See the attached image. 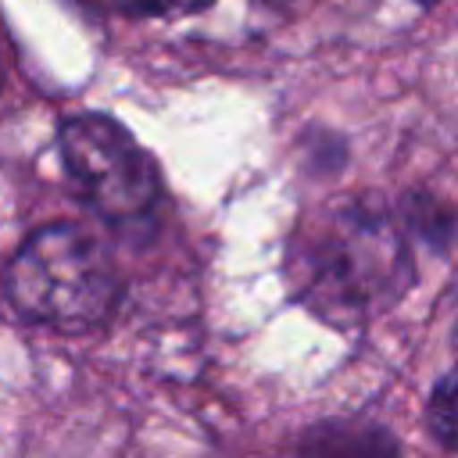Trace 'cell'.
I'll return each instance as SVG.
<instances>
[{
  "mask_svg": "<svg viewBox=\"0 0 458 458\" xmlns=\"http://www.w3.org/2000/svg\"><path fill=\"white\" fill-rule=\"evenodd\" d=\"M61 161L75 193L107 222L143 218L157 200L150 154L107 114H79L61 129Z\"/></svg>",
  "mask_w": 458,
  "mask_h": 458,
  "instance_id": "obj_3",
  "label": "cell"
},
{
  "mask_svg": "<svg viewBox=\"0 0 458 458\" xmlns=\"http://www.w3.org/2000/svg\"><path fill=\"white\" fill-rule=\"evenodd\" d=\"M429 429L433 437L458 451V369L447 372L437 386H433V397H429Z\"/></svg>",
  "mask_w": 458,
  "mask_h": 458,
  "instance_id": "obj_4",
  "label": "cell"
},
{
  "mask_svg": "<svg viewBox=\"0 0 458 458\" xmlns=\"http://www.w3.org/2000/svg\"><path fill=\"white\" fill-rule=\"evenodd\" d=\"M11 308L39 326L82 333L100 326L118 301L111 254L79 225H47L32 233L4 272Z\"/></svg>",
  "mask_w": 458,
  "mask_h": 458,
  "instance_id": "obj_2",
  "label": "cell"
},
{
  "mask_svg": "<svg viewBox=\"0 0 458 458\" xmlns=\"http://www.w3.org/2000/svg\"><path fill=\"white\" fill-rule=\"evenodd\" d=\"M386 451H390V440H383V437H372V440H365V437H336V433H329L322 444H311L308 451H304V458H386Z\"/></svg>",
  "mask_w": 458,
  "mask_h": 458,
  "instance_id": "obj_5",
  "label": "cell"
},
{
  "mask_svg": "<svg viewBox=\"0 0 458 458\" xmlns=\"http://www.w3.org/2000/svg\"><path fill=\"white\" fill-rule=\"evenodd\" d=\"M419 4H437V0H419Z\"/></svg>",
  "mask_w": 458,
  "mask_h": 458,
  "instance_id": "obj_7",
  "label": "cell"
},
{
  "mask_svg": "<svg viewBox=\"0 0 458 458\" xmlns=\"http://www.w3.org/2000/svg\"><path fill=\"white\" fill-rule=\"evenodd\" d=\"M122 11L129 14H140V18H175V14H193V11H204L211 0H114Z\"/></svg>",
  "mask_w": 458,
  "mask_h": 458,
  "instance_id": "obj_6",
  "label": "cell"
},
{
  "mask_svg": "<svg viewBox=\"0 0 458 458\" xmlns=\"http://www.w3.org/2000/svg\"><path fill=\"white\" fill-rule=\"evenodd\" d=\"M286 272L297 297L318 318L354 326L408 290L411 254L386 211L347 200L297 229Z\"/></svg>",
  "mask_w": 458,
  "mask_h": 458,
  "instance_id": "obj_1",
  "label": "cell"
}]
</instances>
